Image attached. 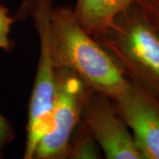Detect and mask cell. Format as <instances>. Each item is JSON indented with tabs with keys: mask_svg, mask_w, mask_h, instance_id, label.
<instances>
[{
	"mask_svg": "<svg viewBox=\"0 0 159 159\" xmlns=\"http://www.w3.org/2000/svg\"><path fill=\"white\" fill-rule=\"evenodd\" d=\"M51 46L56 67L74 72L92 90L112 100L125 92L128 78L97 40L82 28L74 8L52 7Z\"/></svg>",
	"mask_w": 159,
	"mask_h": 159,
	"instance_id": "1",
	"label": "cell"
},
{
	"mask_svg": "<svg viewBox=\"0 0 159 159\" xmlns=\"http://www.w3.org/2000/svg\"><path fill=\"white\" fill-rule=\"evenodd\" d=\"M95 39L128 79L159 95V32L138 3L120 12Z\"/></svg>",
	"mask_w": 159,
	"mask_h": 159,
	"instance_id": "2",
	"label": "cell"
},
{
	"mask_svg": "<svg viewBox=\"0 0 159 159\" xmlns=\"http://www.w3.org/2000/svg\"><path fill=\"white\" fill-rule=\"evenodd\" d=\"M52 7V0H29L21 3L14 16L15 20H20L32 18L40 41L39 60L28 109L24 159H34L38 142L51 124L57 72L51 46Z\"/></svg>",
	"mask_w": 159,
	"mask_h": 159,
	"instance_id": "3",
	"label": "cell"
},
{
	"mask_svg": "<svg viewBox=\"0 0 159 159\" xmlns=\"http://www.w3.org/2000/svg\"><path fill=\"white\" fill-rule=\"evenodd\" d=\"M90 88L74 72L57 68L51 124L35 148L34 159H66L72 137L83 119Z\"/></svg>",
	"mask_w": 159,
	"mask_h": 159,
	"instance_id": "4",
	"label": "cell"
},
{
	"mask_svg": "<svg viewBox=\"0 0 159 159\" xmlns=\"http://www.w3.org/2000/svg\"><path fill=\"white\" fill-rule=\"evenodd\" d=\"M83 120L106 158L144 159L133 133L110 97L91 90Z\"/></svg>",
	"mask_w": 159,
	"mask_h": 159,
	"instance_id": "5",
	"label": "cell"
},
{
	"mask_svg": "<svg viewBox=\"0 0 159 159\" xmlns=\"http://www.w3.org/2000/svg\"><path fill=\"white\" fill-rule=\"evenodd\" d=\"M133 133L144 159H159V95L128 79L125 92L113 100Z\"/></svg>",
	"mask_w": 159,
	"mask_h": 159,
	"instance_id": "6",
	"label": "cell"
},
{
	"mask_svg": "<svg viewBox=\"0 0 159 159\" xmlns=\"http://www.w3.org/2000/svg\"><path fill=\"white\" fill-rule=\"evenodd\" d=\"M138 0H76L74 14L94 38L104 33L115 18Z\"/></svg>",
	"mask_w": 159,
	"mask_h": 159,
	"instance_id": "7",
	"label": "cell"
},
{
	"mask_svg": "<svg viewBox=\"0 0 159 159\" xmlns=\"http://www.w3.org/2000/svg\"><path fill=\"white\" fill-rule=\"evenodd\" d=\"M97 141L86 122L81 120L72 137L67 158L97 159L100 154L97 147Z\"/></svg>",
	"mask_w": 159,
	"mask_h": 159,
	"instance_id": "8",
	"label": "cell"
},
{
	"mask_svg": "<svg viewBox=\"0 0 159 159\" xmlns=\"http://www.w3.org/2000/svg\"><path fill=\"white\" fill-rule=\"evenodd\" d=\"M16 20L9 14V11L0 4V49L4 51H12L13 42L9 38L12 23Z\"/></svg>",
	"mask_w": 159,
	"mask_h": 159,
	"instance_id": "9",
	"label": "cell"
},
{
	"mask_svg": "<svg viewBox=\"0 0 159 159\" xmlns=\"http://www.w3.org/2000/svg\"><path fill=\"white\" fill-rule=\"evenodd\" d=\"M15 132L11 123L0 113V158L3 157V150L12 142Z\"/></svg>",
	"mask_w": 159,
	"mask_h": 159,
	"instance_id": "10",
	"label": "cell"
},
{
	"mask_svg": "<svg viewBox=\"0 0 159 159\" xmlns=\"http://www.w3.org/2000/svg\"><path fill=\"white\" fill-rule=\"evenodd\" d=\"M137 3L159 32V0H138Z\"/></svg>",
	"mask_w": 159,
	"mask_h": 159,
	"instance_id": "11",
	"label": "cell"
},
{
	"mask_svg": "<svg viewBox=\"0 0 159 159\" xmlns=\"http://www.w3.org/2000/svg\"><path fill=\"white\" fill-rule=\"evenodd\" d=\"M28 1H29V0H23V1H22V3H27V2H28Z\"/></svg>",
	"mask_w": 159,
	"mask_h": 159,
	"instance_id": "12",
	"label": "cell"
}]
</instances>
